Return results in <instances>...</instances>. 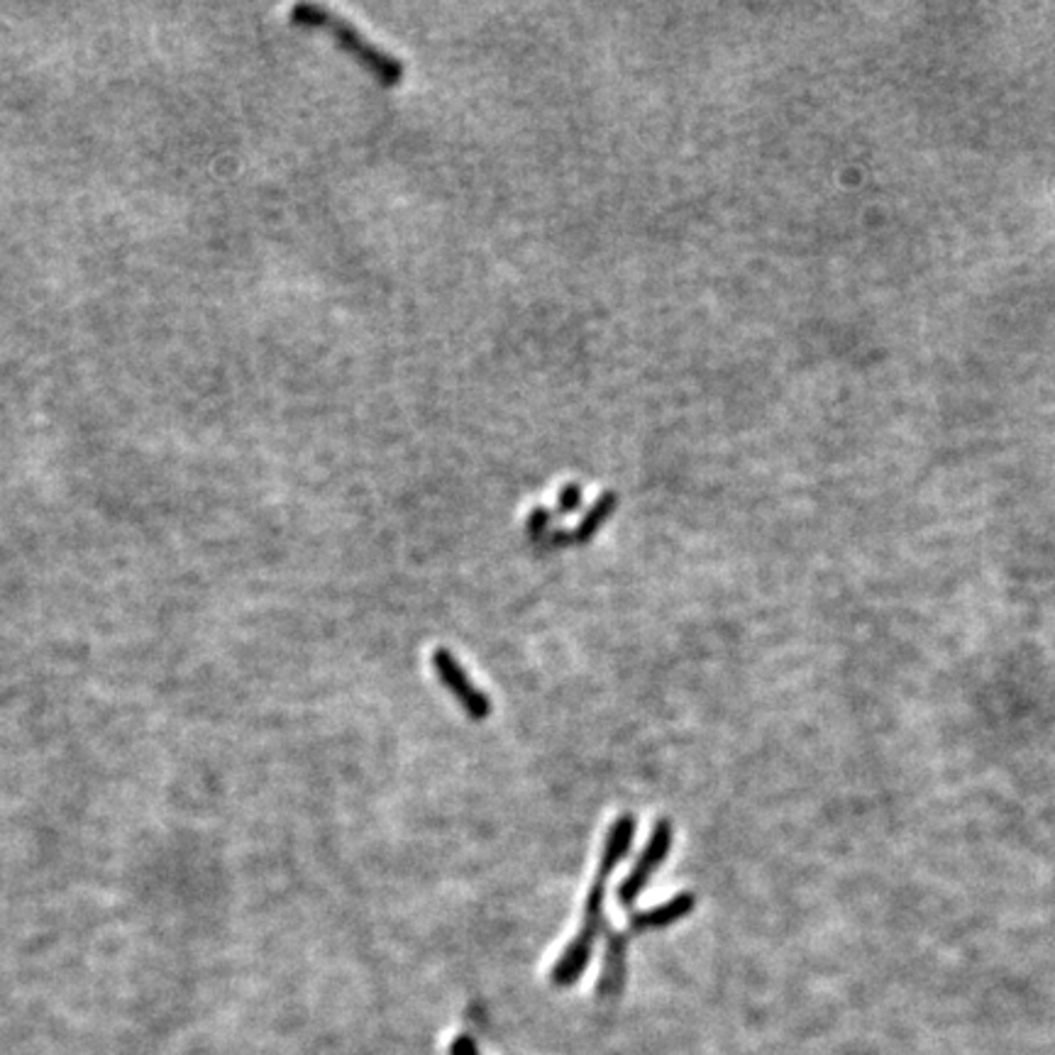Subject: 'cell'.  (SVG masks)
<instances>
[{"instance_id": "6da1fadb", "label": "cell", "mask_w": 1055, "mask_h": 1055, "mask_svg": "<svg viewBox=\"0 0 1055 1055\" xmlns=\"http://www.w3.org/2000/svg\"><path fill=\"white\" fill-rule=\"evenodd\" d=\"M289 15L294 25L326 30V33L336 37L340 45L350 51V55L357 57L362 65H367L372 71H377L382 81L396 83L403 77V65L399 59L386 55V51L379 49L377 45H372V42L350 23V20L332 13V10L323 5H313V3H298L291 8Z\"/></svg>"}, {"instance_id": "7a4b0ae2", "label": "cell", "mask_w": 1055, "mask_h": 1055, "mask_svg": "<svg viewBox=\"0 0 1055 1055\" xmlns=\"http://www.w3.org/2000/svg\"><path fill=\"white\" fill-rule=\"evenodd\" d=\"M606 884H609V880L594 877V884L587 894V904H584V918H582L579 934L574 936V941L565 950H562L560 960L555 963V968H552L550 977L555 987H572L574 982L582 977V973L587 970L591 960L597 938L609 931V924H606V916H603Z\"/></svg>"}, {"instance_id": "3957f363", "label": "cell", "mask_w": 1055, "mask_h": 1055, "mask_svg": "<svg viewBox=\"0 0 1055 1055\" xmlns=\"http://www.w3.org/2000/svg\"><path fill=\"white\" fill-rule=\"evenodd\" d=\"M672 839H675L672 823L667 819L657 821L650 841H647L645 851L641 853V858L635 860L633 870L623 877V882L619 884V892H616V894H619L621 906L631 909L635 904V900H638L641 892L647 887V882H650V877L655 875L657 867H660L667 855H670Z\"/></svg>"}, {"instance_id": "277c9868", "label": "cell", "mask_w": 1055, "mask_h": 1055, "mask_svg": "<svg viewBox=\"0 0 1055 1055\" xmlns=\"http://www.w3.org/2000/svg\"><path fill=\"white\" fill-rule=\"evenodd\" d=\"M433 667L437 679H441L447 692L457 699V704L462 706L467 716H472L474 720H484L487 716H491V699L484 692H479L472 679L465 672V667L459 665L457 657L447 650V647H437L433 653Z\"/></svg>"}, {"instance_id": "5b68a950", "label": "cell", "mask_w": 1055, "mask_h": 1055, "mask_svg": "<svg viewBox=\"0 0 1055 1055\" xmlns=\"http://www.w3.org/2000/svg\"><path fill=\"white\" fill-rule=\"evenodd\" d=\"M606 958L601 968V980H599V997L601 999H616L621 995V989L625 985V956H629V936L613 931L609 928L606 931Z\"/></svg>"}, {"instance_id": "8992f818", "label": "cell", "mask_w": 1055, "mask_h": 1055, "mask_svg": "<svg viewBox=\"0 0 1055 1055\" xmlns=\"http://www.w3.org/2000/svg\"><path fill=\"white\" fill-rule=\"evenodd\" d=\"M633 835H635V817L633 813H621V817L613 821L609 835H606L597 877L609 880L616 867H619L625 855H629L633 845Z\"/></svg>"}, {"instance_id": "52a82bcc", "label": "cell", "mask_w": 1055, "mask_h": 1055, "mask_svg": "<svg viewBox=\"0 0 1055 1055\" xmlns=\"http://www.w3.org/2000/svg\"><path fill=\"white\" fill-rule=\"evenodd\" d=\"M694 904H696V900H694L692 892L677 894L675 900H670L667 904H660V906H655V909H647V912L633 914V916H631V931H633V934H643V931H653V928L672 926V924L679 922V918H684L687 914H692Z\"/></svg>"}, {"instance_id": "ba28073f", "label": "cell", "mask_w": 1055, "mask_h": 1055, "mask_svg": "<svg viewBox=\"0 0 1055 1055\" xmlns=\"http://www.w3.org/2000/svg\"><path fill=\"white\" fill-rule=\"evenodd\" d=\"M616 504H619V496H616L613 491H606V494H601L597 501H594V506L587 511V516L579 520V526L570 532V540L572 542L591 540L594 532L601 528L603 520L611 518Z\"/></svg>"}, {"instance_id": "9c48e42d", "label": "cell", "mask_w": 1055, "mask_h": 1055, "mask_svg": "<svg viewBox=\"0 0 1055 1055\" xmlns=\"http://www.w3.org/2000/svg\"><path fill=\"white\" fill-rule=\"evenodd\" d=\"M550 520H552V514L546 508V506H536L530 511V516L526 520V528H528V536L530 538H536V540H542L548 536V526H550Z\"/></svg>"}, {"instance_id": "30bf717a", "label": "cell", "mask_w": 1055, "mask_h": 1055, "mask_svg": "<svg viewBox=\"0 0 1055 1055\" xmlns=\"http://www.w3.org/2000/svg\"><path fill=\"white\" fill-rule=\"evenodd\" d=\"M582 504V489L579 484H565L558 496V514H574Z\"/></svg>"}, {"instance_id": "8fae6325", "label": "cell", "mask_w": 1055, "mask_h": 1055, "mask_svg": "<svg viewBox=\"0 0 1055 1055\" xmlns=\"http://www.w3.org/2000/svg\"><path fill=\"white\" fill-rule=\"evenodd\" d=\"M450 1055H482L477 1048V1043L474 1039H469V1036H459L453 1041V1046H450Z\"/></svg>"}]
</instances>
